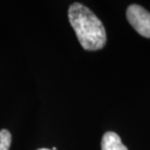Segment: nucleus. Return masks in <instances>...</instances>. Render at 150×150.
<instances>
[{
  "mask_svg": "<svg viewBox=\"0 0 150 150\" xmlns=\"http://www.w3.org/2000/svg\"><path fill=\"white\" fill-rule=\"evenodd\" d=\"M68 19L84 49L97 51L106 43L105 28L100 20L81 3H73L68 9Z\"/></svg>",
  "mask_w": 150,
  "mask_h": 150,
  "instance_id": "1",
  "label": "nucleus"
},
{
  "mask_svg": "<svg viewBox=\"0 0 150 150\" xmlns=\"http://www.w3.org/2000/svg\"><path fill=\"white\" fill-rule=\"evenodd\" d=\"M127 19L140 35L150 38V13L147 10L137 4H132L127 9Z\"/></svg>",
  "mask_w": 150,
  "mask_h": 150,
  "instance_id": "2",
  "label": "nucleus"
},
{
  "mask_svg": "<svg viewBox=\"0 0 150 150\" xmlns=\"http://www.w3.org/2000/svg\"><path fill=\"white\" fill-rule=\"evenodd\" d=\"M101 150H128L121 137L114 132H106L101 139Z\"/></svg>",
  "mask_w": 150,
  "mask_h": 150,
  "instance_id": "3",
  "label": "nucleus"
},
{
  "mask_svg": "<svg viewBox=\"0 0 150 150\" xmlns=\"http://www.w3.org/2000/svg\"><path fill=\"white\" fill-rule=\"evenodd\" d=\"M12 142V136L8 130L0 131V150H9Z\"/></svg>",
  "mask_w": 150,
  "mask_h": 150,
  "instance_id": "4",
  "label": "nucleus"
},
{
  "mask_svg": "<svg viewBox=\"0 0 150 150\" xmlns=\"http://www.w3.org/2000/svg\"><path fill=\"white\" fill-rule=\"evenodd\" d=\"M38 150H52V149H47V148H40V149H38Z\"/></svg>",
  "mask_w": 150,
  "mask_h": 150,
  "instance_id": "5",
  "label": "nucleus"
}]
</instances>
